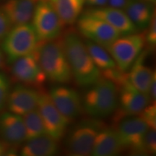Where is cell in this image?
Returning a JSON list of instances; mask_svg holds the SVG:
<instances>
[{
    "label": "cell",
    "instance_id": "9a60e30c",
    "mask_svg": "<svg viewBox=\"0 0 156 156\" xmlns=\"http://www.w3.org/2000/svg\"><path fill=\"white\" fill-rule=\"evenodd\" d=\"M83 14L98 17L112 25L121 36L132 34L138 31L125 12L112 7H96L87 9Z\"/></svg>",
    "mask_w": 156,
    "mask_h": 156
},
{
    "label": "cell",
    "instance_id": "d6a6232c",
    "mask_svg": "<svg viewBox=\"0 0 156 156\" xmlns=\"http://www.w3.org/2000/svg\"><path fill=\"white\" fill-rule=\"evenodd\" d=\"M108 0H85V3L91 7H103L107 4Z\"/></svg>",
    "mask_w": 156,
    "mask_h": 156
},
{
    "label": "cell",
    "instance_id": "7402d4cb",
    "mask_svg": "<svg viewBox=\"0 0 156 156\" xmlns=\"http://www.w3.org/2000/svg\"><path fill=\"white\" fill-rule=\"evenodd\" d=\"M63 24L73 25L83 12L85 0H48Z\"/></svg>",
    "mask_w": 156,
    "mask_h": 156
},
{
    "label": "cell",
    "instance_id": "52a82bcc",
    "mask_svg": "<svg viewBox=\"0 0 156 156\" xmlns=\"http://www.w3.org/2000/svg\"><path fill=\"white\" fill-rule=\"evenodd\" d=\"M32 19L39 41L59 38L64 25L48 0H38Z\"/></svg>",
    "mask_w": 156,
    "mask_h": 156
},
{
    "label": "cell",
    "instance_id": "ac0fdd59",
    "mask_svg": "<svg viewBox=\"0 0 156 156\" xmlns=\"http://www.w3.org/2000/svg\"><path fill=\"white\" fill-rule=\"evenodd\" d=\"M38 0H7L2 7L12 26L28 23Z\"/></svg>",
    "mask_w": 156,
    "mask_h": 156
},
{
    "label": "cell",
    "instance_id": "d4e9b609",
    "mask_svg": "<svg viewBox=\"0 0 156 156\" xmlns=\"http://www.w3.org/2000/svg\"><path fill=\"white\" fill-rule=\"evenodd\" d=\"M156 153V131L149 129L144 136L136 155H155Z\"/></svg>",
    "mask_w": 156,
    "mask_h": 156
},
{
    "label": "cell",
    "instance_id": "9c48e42d",
    "mask_svg": "<svg viewBox=\"0 0 156 156\" xmlns=\"http://www.w3.org/2000/svg\"><path fill=\"white\" fill-rule=\"evenodd\" d=\"M37 108L41 116L46 134L57 141L61 140L71 123L58 110L48 93L40 92Z\"/></svg>",
    "mask_w": 156,
    "mask_h": 156
},
{
    "label": "cell",
    "instance_id": "cb8c5ba5",
    "mask_svg": "<svg viewBox=\"0 0 156 156\" xmlns=\"http://www.w3.org/2000/svg\"><path fill=\"white\" fill-rule=\"evenodd\" d=\"M25 131L26 140L46 134L43 119L38 108L23 115Z\"/></svg>",
    "mask_w": 156,
    "mask_h": 156
},
{
    "label": "cell",
    "instance_id": "8992f818",
    "mask_svg": "<svg viewBox=\"0 0 156 156\" xmlns=\"http://www.w3.org/2000/svg\"><path fill=\"white\" fill-rule=\"evenodd\" d=\"M145 46V34H134L120 36L106 49L114 60L116 67L126 73Z\"/></svg>",
    "mask_w": 156,
    "mask_h": 156
},
{
    "label": "cell",
    "instance_id": "e575fe53",
    "mask_svg": "<svg viewBox=\"0 0 156 156\" xmlns=\"http://www.w3.org/2000/svg\"><path fill=\"white\" fill-rule=\"evenodd\" d=\"M145 1H147V2H150V3H151V4H153V5H154V4H155L156 0H145Z\"/></svg>",
    "mask_w": 156,
    "mask_h": 156
},
{
    "label": "cell",
    "instance_id": "8fae6325",
    "mask_svg": "<svg viewBox=\"0 0 156 156\" xmlns=\"http://www.w3.org/2000/svg\"><path fill=\"white\" fill-rule=\"evenodd\" d=\"M149 129L147 124L139 115L122 120L116 129L124 150L136 155L144 136Z\"/></svg>",
    "mask_w": 156,
    "mask_h": 156
},
{
    "label": "cell",
    "instance_id": "5b68a950",
    "mask_svg": "<svg viewBox=\"0 0 156 156\" xmlns=\"http://www.w3.org/2000/svg\"><path fill=\"white\" fill-rule=\"evenodd\" d=\"M39 43L34 26L30 23L17 25L10 30L2 41V50L8 63L33 54Z\"/></svg>",
    "mask_w": 156,
    "mask_h": 156
},
{
    "label": "cell",
    "instance_id": "3957f363",
    "mask_svg": "<svg viewBox=\"0 0 156 156\" xmlns=\"http://www.w3.org/2000/svg\"><path fill=\"white\" fill-rule=\"evenodd\" d=\"M82 98L83 110L93 118H104L112 114L118 108L119 91L116 85L101 76L90 85Z\"/></svg>",
    "mask_w": 156,
    "mask_h": 156
},
{
    "label": "cell",
    "instance_id": "603a6c76",
    "mask_svg": "<svg viewBox=\"0 0 156 156\" xmlns=\"http://www.w3.org/2000/svg\"><path fill=\"white\" fill-rule=\"evenodd\" d=\"M93 63L101 72L116 68V64L107 50L100 45L87 40L85 42Z\"/></svg>",
    "mask_w": 156,
    "mask_h": 156
},
{
    "label": "cell",
    "instance_id": "277c9868",
    "mask_svg": "<svg viewBox=\"0 0 156 156\" xmlns=\"http://www.w3.org/2000/svg\"><path fill=\"white\" fill-rule=\"evenodd\" d=\"M104 124L97 118L87 119L74 125L66 136V153L74 156L91 155L95 138Z\"/></svg>",
    "mask_w": 156,
    "mask_h": 156
},
{
    "label": "cell",
    "instance_id": "7c38bea8",
    "mask_svg": "<svg viewBox=\"0 0 156 156\" xmlns=\"http://www.w3.org/2000/svg\"><path fill=\"white\" fill-rule=\"evenodd\" d=\"M118 106L119 114L116 118L135 116L151 103V98L148 94L140 92L127 80L118 87Z\"/></svg>",
    "mask_w": 156,
    "mask_h": 156
},
{
    "label": "cell",
    "instance_id": "7a4b0ae2",
    "mask_svg": "<svg viewBox=\"0 0 156 156\" xmlns=\"http://www.w3.org/2000/svg\"><path fill=\"white\" fill-rule=\"evenodd\" d=\"M34 54L46 78L51 82L65 84L72 80L73 74L62 38L39 41Z\"/></svg>",
    "mask_w": 156,
    "mask_h": 156
},
{
    "label": "cell",
    "instance_id": "ba28073f",
    "mask_svg": "<svg viewBox=\"0 0 156 156\" xmlns=\"http://www.w3.org/2000/svg\"><path fill=\"white\" fill-rule=\"evenodd\" d=\"M77 25L82 36L105 48L121 36L112 25L92 15L83 14L77 19Z\"/></svg>",
    "mask_w": 156,
    "mask_h": 156
},
{
    "label": "cell",
    "instance_id": "1f68e13d",
    "mask_svg": "<svg viewBox=\"0 0 156 156\" xmlns=\"http://www.w3.org/2000/svg\"><path fill=\"white\" fill-rule=\"evenodd\" d=\"M127 0H108L107 3L112 7L118 9L124 8Z\"/></svg>",
    "mask_w": 156,
    "mask_h": 156
},
{
    "label": "cell",
    "instance_id": "30bf717a",
    "mask_svg": "<svg viewBox=\"0 0 156 156\" xmlns=\"http://www.w3.org/2000/svg\"><path fill=\"white\" fill-rule=\"evenodd\" d=\"M12 64V75L17 83L38 87L47 79L34 53L17 58Z\"/></svg>",
    "mask_w": 156,
    "mask_h": 156
},
{
    "label": "cell",
    "instance_id": "44dd1931",
    "mask_svg": "<svg viewBox=\"0 0 156 156\" xmlns=\"http://www.w3.org/2000/svg\"><path fill=\"white\" fill-rule=\"evenodd\" d=\"M146 53H141L136 58L133 64L129 69L128 73L129 81L133 86L140 92L149 95V88L152 77L153 75V70L151 67L144 64Z\"/></svg>",
    "mask_w": 156,
    "mask_h": 156
},
{
    "label": "cell",
    "instance_id": "d6986e66",
    "mask_svg": "<svg viewBox=\"0 0 156 156\" xmlns=\"http://www.w3.org/2000/svg\"><path fill=\"white\" fill-rule=\"evenodd\" d=\"M123 9L138 30L147 29L155 13L153 4L145 0H127Z\"/></svg>",
    "mask_w": 156,
    "mask_h": 156
},
{
    "label": "cell",
    "instance_id": "484cf974",
    "mask_svg": "<svg viewBox=\"0 0 156 156\" xmlns=\"http://www.w3.org/2000/svg\"><path fill=\"white\" fill-rule=\"evenodd\" d=\"M145 121L149 129H156V102L153 101L150 103L140 114H138Z\"/></svg>",
    "mask_w": 156,
    "mask_h": 156
},
{
    "label": "cell",
    "instance_id": "83f0119b",
    "mask_svg": "<svg viewBox=\"0 0 156 156\" xmlns=\"http://www.w3.org/2000/svg\"><path fill=\"white\" fill-rule=\"evenodd\" d=\"M147 31L145 34V44H147L148 47L151 49H153L156 45V19L155 13L153 15L151 23L147 26Z\"/></svg>",
    "mask_w": 156,
    "mask_h": 156
},
{
    "label": "cell",
    "instance_id": "6da1fadb",
    "mask_svg": "<svg viewBox=\"0 0 156 156\" xmlns=\"http://www.w3.org/2000/svg\"><path fill=\"white\" fill-rule=\"evenodd\" d=\"M73 77L80 86L89 87L101 77L99 70L77 33L68 30L62 38Z\"/></svg>",
    "mask_w": 156,
    "mask_h": 156
},
{
    "label": "cell",
    "instance_id": "4fadbf2b",
    "mask_svg": "<svg viewBox=\"0 0 156 156\" xmlns=\"http://www.w3.org/2000/svg\"><path fill=\"white\" fill-rule=\"evenodd\" d=\"M48 95L58 110L70 123L81 115L83 111L82 98L75 89L58 85L52 87Z\"/></svg>",
    "mask_w": 156,
    "mask_h": 156
},
{
    "label": "cell",
    "instance_id": "4316f807",
    "mask_svg": "<svg viewBox=\"0 0 156 156\" xmlns=\"http://www.w3.org/2000/svg\"><path fill=\"white\" fill-rule=\"evenodd\" d=\"M10 91V83L7 76L0 73V111L7 103V97Z\"/></svg>",
    "mask_w": 156,
    "mask_h": 156
},
{
    "label": "cell",
    "instance_id": "4dcf8cb0",
    "mask_svg": "<svg viewBox=\"0 0 156 156\" xmlns=\"http://www.w3.org/2000/svg\"><path fill=\"white\" fill-rule=\"evenodd\" d=\"M149 95L153 101H155L156 98V73L154 72L152 80L150 85L149 88Z\"/></svg>",
    "mask_w": 156,
    "mask_h": 156
},
{
    "label": "cell",
    "instance_id": "2e32d148",
    "mask_svg": "<svg viewBox=\"0 0 156 156\" xmlns=\"http://www.w3.org/2000/svg\"><path fill=\"white\" fill-rule=\"evenodd\" d=\"M0 137L13 146L26 141V131L22 116L10 112L0 115Z\"/></svg>",
    "mask_w": 156,
    "mask_h": 156
},
{
    "label": "cell",
    "instance_id": "ffe728a7",
    "mask_svg": "<svg viewBox=\"0 0 156 156\" xmlns=\"http://www.w3.org/2000/svg\"><path fill=\"white\" fill-rule=\"evenodd\" d=\"M58 152L57 140L47 134L26 140L20 151L23 156H52Z\"/></svg>",
    "mask_w": 156,
    "mask_h": 156
},
{
    "label": "cell",
    "instance_id": "e0dca14e",
    "mask_svg": "<svg viewBox=\"0 0 156 156\" xmlns=\"http://www.w3.org/2000/svg\"><path fill=\"white\" fill-rule=\"evenodd\" d=\"M124 151L116 129L106 126L95 138L91 155L93 156H115Z\"/></svg>",
    "mask_w": 156,
    "mask_h": 156
},
{
    "label": "cell",
    "instance_id": "5bb4252c",
    "mask_svg": "<svg viewBox=\"0 0 156 156\" xmlns=\"http://www.w3.org/2000/svg\"><path fill=\"white\" fill-rule=\"evenodd\" d=\"M40 92L34 87L17 85L9 91L7 97V108L13 114L23 116L37 108Z\"/></svg>",
    "mask_w": 156,
    "mask_h": 156
},
{
    "label": "cell",
    "instance_id": "f546056e",
    "mask_svg": "<svg viewBox=\"0 0 156 156\" xmlns=\"http://www.w3.org/2000/svg\"><path fill=\"white\" fill-rule=\"evenodd\" d=\"M14 147L15 146L9 145L2 140H0V156L16 155Z\"/></svg>",
    "mask_w": 156,
    "mask_h": 156
},
{
    "label": "cell",
    "instance_id": "f1b7e54d",
    "mask_svg": "<svg viewBox=\"0 0 156 156\" xmlns=\"http://www.w3.org/2000/svg\"><path fill=\"white\" fill-rule=\"evenodd\" d=\"M12 25L8 17L5 15L3 10L0 9V42L5 38L9 31L12 28Z\"/></svg>",
    "mask_w": 156,
    "mask_h": 156
},
{
    "label": "cell",
    "instance_id": "836d02e7",
    "mask_svg": "<svg viewBox=\"0 0 156 156\" xmlns=\"http://www.w3.org/2000/svg\"><path fill=\"white\" fill-rule=\"evenodd\" d=\"M4 63H5V54H4L2 48H0V69L3 67Z\"/></svg>",
    "mask_w": 156,
    "mask_h": 156
}]
</instances>
